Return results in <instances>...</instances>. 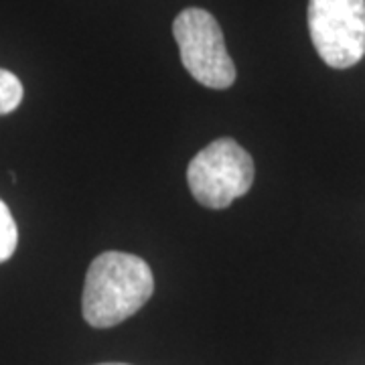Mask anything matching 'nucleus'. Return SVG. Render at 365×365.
I'll return each instance as SVG.
<instances>
[{
	"label": "nucleus",
	"mask_w": 365,
	"mask_h": 365,
	"mask_svg": "<svg viewBox=\"0 0 365 365\" xmlns=\"http://www.w3.org/2000/svg\"><path fill=\"white\" fill-rule=\"evenodd\" d=\"M155 292L150 266L126 252H104L91 262L81 313L86 323L96 329H110L138 313Z\"/></svg>",
	"instance_id": "nucleus-1"
},
{
	"label": "nucleus",
	"mask_w": 365,
	"mask_h": 365,
	"mask_svg": "<svg viewBox=\"0 0 365 365\" xmlns=\"http://www.w3.org/2000/svg\"><path fill=\"white\" fill-rule=\"evenodd\" d=\"M187 182L203 207L225 209L252 189L254 160L234 138H220L191 158Z\"/></svg>",
	"instance_id": "nucleus-2"
},
{
	"label": "nucleus",
	"mask_w": 365,
	"mask_h": 365,
	"mask_svg": "<svg viewBox=\"0 0 365 365\" xmlns=\"http://www.w3.org/2000/svg\"><path fill=\"white\" fill-rule=\"evenodd\" d=\"M182 67L191 78L211 90H227L235 81L234 59L230 57L220 23L203 9H187L173 23Z\"/></svg>",
	"instance_id": "nucleus-3"
},
{
	"label": "nucleus",
	"mask_w": 365,
	"mask_h": 365,
	"mask_svg": "<svg viewBox=\"0 0 365 365\" xmlns=\"http://www.w3.org/2000/svg\"><path fill=\"white\" fill-rule=\"evenodd\" d=\"M309 33L327 66L347 69L365 57V0H309Z\"/></svg>",
	"instance_id": "nucleus-4"
},
{
	"label": "nucleus",
	"mask_w": 365,
	"mask_h": 365,
	"mask_svg": "<svg viewBox=\"0 0 365 365\" xmlns=\"http://www.w3.org/2000/svg\"><path fill=\"white\" fill-rule=\"evenodd\" d=\"M23 83L13 71H6L0 67V116L14 112L23 102Z\"/></svg>",
	"instance_id": "nucleus-5"
},
{
	"label": "nucleus",
	"mask_w": 365,
	"mask_h": 365,
	"mask_svg": "<svg viewBox=\"0 0 365 365\" xmlns=\"http://www.w3.org/2000/svg\"><path fill=\"white\" fill-rule=\"evenodd\" d=\"M16 244H19V230L13 213L4 201H0V262H6L13 256Z\"/></svg>",
	"instance_id": "nucleus-6"
},
{
	"label": "nucleus",
	"mask_w": 365,
	"mask_h": 365,
	"mask_svg": "<svg viewBox=\"0 0 365 365\" xmlns=\"http://www.w3.org/2000/svg\"><path fill=\"white\" fill-rule=\"evenodd\" d=\"M98 365H128V364H98Z\"/></svg>",
	"instance_id": "nucleus-7"
}]
</instances>
